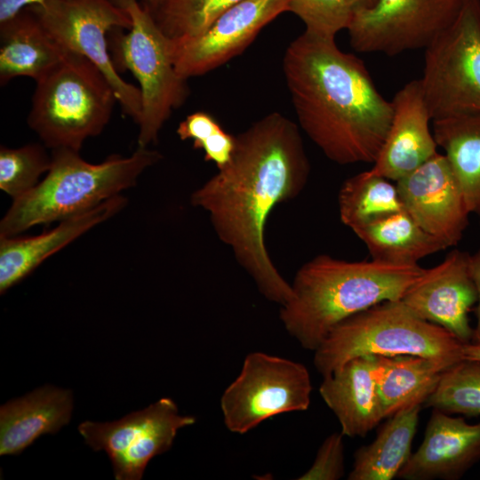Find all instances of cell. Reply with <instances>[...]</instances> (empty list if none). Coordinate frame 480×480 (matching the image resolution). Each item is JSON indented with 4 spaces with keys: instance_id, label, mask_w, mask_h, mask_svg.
<instances>
[{
    "instance_id": "obj_1",
    "label": "cell",
    "mask_w": 480,
    "mask_h": 480,
    "mask_svg": "<svg viewBox=\"0 0 480 480\" xmlns=\"http://www.w3.org/2000/svg\"><path fill=\"white\" fill-rule=\"evenodd\" d=\"M309 172L299 126L272 112L236 136L230 162L190 197L259 292L281 306L291 299L292 286L269 257L265 228L277 204L300 194Z\"/></svg>"
},
{
    "instance_id": "obj_2",
    "label": "cell",
    "mask_w": 480,
    "mask_h": 480,
    "mask_svg": "<svg viewBox=\"0 0 480 480\" xmlns=\"http://www.w3.org/2000/svg\"><path fill=\"white\" fill-rule=\"evenodd\" d=\"M283 71L300 126L339 164L374 163L393 106L357 56L335 39L303 32L287 46Z\"/></svg>"
},
{
    "instance_id": "obj_3",
    "label": "cell",
    "mask_w": 480,
    "mask_h": 480,
    "mask_svg": "<svg viewBox=\"0 0 480 480\" xmlns=\"http://www.w3.org/2000/svg\"><path fill=\"white\" fill-rule=\"evenodd\" d=\"M419 264L349 261L320 254L297 271L292 297L280 309L286 332L315 351L348 317L387 300H399L426 273Z\"/></svg>"
},
{
    "instance_id": "obj_4",
    "label": "cell",
    "mask_w": 480,
    "mask_h": 480,
    "mask_svg": "<svg viewBox=\"0 0 480 480\" xmlns=\"http://www.w3.org/2000/svg\"><path fill=\"white\" fill-rule=\"evenodd\" d=\"M45 177L13 199L0 222V236H15L38 224L60 221L88 211L133 187L140 175L162 159L159 151L138 147L129 156L113 155L100 164L79 151L52 149Z\"/></svg>"
},
{
    "instance_id": "obj_5",
    "label": "cell",
    "mask_w": 480,
    "mask_h": 480,
    "mask_svg": "<svg viewBox=\"0 0 480 480\" xmlns=\"http://www.w3.org/2000/svg\"><path fill=\"white\" fill-rule=\"evenodd\" d=\"M463 345L444 327L417 316L400 300H387L334 326L315 350L314 365L324 377L356 356L410 355L451 367L463 359Z\"/></svg>"
},
{
    "instance_id": "obj_6",
    "label": "cell",
    "mask_w": 480,
    "mask_h": 480,
    "mask_svg": "<svg viewBox=\"0 0 480 480\" xmlns=\"http://www.w3.org/2000/svg\"><path fill=\"white\" fill-rule=\"evenodd\" d=\"M36 84L28 124L51 149L79 151L104 130L118 103L105 75L71 52Z\"/></svg>"
},
{
    "instance_id": "obj_7",
    "label": "cell",
    "mask_w": 480,
    "mask_h": 480,
    "mask_svg": "<svg viewBox=\"0 0 480 480\" xmlns=\"http://www.w3.org/2000/svg\"><path fill=\"white\" fill-rule=\"evenodd\" d=\"M131 19L126 34L114 36L112 52L116 69L129 70L140 84L141 115L138 147L156 143L164 123L189 94L187 79L176 71L172 40L152 13L138 0H112Z\"/></svg>"
},
{
    "instance_id": "obj_8",
    "label": "cell",
    "mask_w": 480,
    "mask_h": 480,
    "mask_svg": "<svg viewBox=\"0 0 480 480\" xmlns=\"http://www.w3.org/2000/svg\"><path fill=\"white\" fill-rule=\"evenodd\" d=\"M420 78L432 121L480 116V0L424 49Z\"/></svg>"
},
{
    "instance_id": "obj_9",
    "label": "cell",
    "mask_w": 480,
    "mask_h": 480,
    "mask_svg": "<svg viewBox=\"0 0 480 480\" xmlns=\"http://www.w3.org/2000/svg\"><path fill=\"white\" fill-rule=\"evenodd\" d=\"M28 8L62 50L84 56L105 75L123 113L138 124L140 90L120 76L108 47V32L131 28L129 15L112 0H46Z\"/></svg>"
},
{
    "instance_id": "obj_10",
    "label": "cell",
    "mask_w": 480,
    "mask_h": 480,
    "mask_svg": "<svg viewBox=\"0 0 480 480\" xmlns=\"http://www.w3.org/2000/svg\"><path fill=\"white\" fill-rule=\"evenodd\" d=\"M313 387L305 365L263 352L248 354L220 398L226 428L244 435L262 421L308 410Z\"/></svg>"
},
{
    "instance_id": "obj_11",
    "label": "cell",
    "mask_w": 480,
    "mask_h": 480,
    "mask_svg": "<svg viewBox=\"0 0 480 480\" xmlns=\"http://www.w3.org/2000/svg\"><path fill=\"white\" fill-rule=\"evenodd\" d=\"M163 397L147 408L110 422L84 421L78 431L94 451L108 455L116 480H140L148 462L171 449L178 431L196 422Z\"/></svg>"
},
{
    "instance_id": "obj_12",
    "label": "cell",
    "mask_w": 480,
    "mask_h": 480,
    "mask_svg": "<svg viewBox=\"0 0 480 480\" xmlns=\"http://www.w3.org/2000/svg\"><path fill=\"white\" fill-rule=\"evenodd\" d=\"M466 0H378L356 11L348 28L351 47L388 56L425 49L451 27Z\"/></svg>"
},
{
    "instance_id": "obj_13",
    "label": "cell",
    "mask_w": 480,
    "mask_h": 480,
    "mask_svg": "<svg viewBox=\"0 0 480 480\" xmlns=\"http://www.w3.org/2000/svg\"><path fill=\"white\" fill-rule=\"evenodd\" d=\"M286 6L287 0H242L219 15L202 34L171 39L176 71L188 80L227 63L286 12Z\"/></svg>"
},
{
    "instance_id": "obj_14",
    "label": "cell",
    "mask_w": 480,
    "mask_h": 480,
    "mask_svg": "<svg viewBox=\"0 0 480 480\" xmlns=\"http://www.w3.org/2000/svg\"><path fill=\"white\" fill-rule=\"evenodd\" d=\"M396 185L405 211L425 231L446 248L460 243L470 212L444 154L437 152Z\"/></svg>"
},
{
    "instance_id": "obj_15",
    "label": "cell",
    "mask_w": 480,
    "mask_h": 480,
    "mask_svg": "<svg viewBox=\"0 0 480 480\" xmlns=\"http://www.w3.org/2000/svg\"><path fill=\"white\" fill-rule=\"evenodd\" d=\"M469 256L452 251L440 264L428 268L400 300L417 316L444 327L463 344L472 340L468 314L477 302Z\"/></svg>"
},
{
    "instance_id": "obj_16",
    "label": "cell",
    "mask_w": 480,
    "mask_h": 480,
    "mask_svg": "<svg viewBox=\"0 0 480 480\" xmlns=\"http://www.w3.org/2000/svg\"><path fill=\"white\" fill-rule=\"evenodd\" d=\"M392 121L369 171L397 181L437 153L432 121L420 79L406 83L394 95Z\"/></svg>"
},
{
    "instance_id": "obj_17",
    "label": "cell",
    "mask_w": 480,
    "mask_h": 480,
    "mask_svg": "<svg viewBox=\"0 0 480 480\" xmlns=\"http://www.w3.org/2000/svg\"><path fill=\"white\" fill-rule=\"evenodd\" d=\"M480 461V422L433 409L421 444L397 475L404 480H458Z\"/></svg>"
},
{
    "instance_id": "obj_18",
    "label": "cell",
    "mask_w": 480,
    "mask_h": 480,
    "mask_svg": "<svg viewBox=\"0 0 480 480\" xmlns=\"http://www.w3.org/2000/svg\"><path fill=\"white\" fill-rule=\"evenodd\" d=\"M381 365V356H356L324 377L319 393L344 436H365L385 419L378 392Z\"/></svg>"
},
{
    "instance_id": "obj_19",
    "label": "cell",
    "mask_w": 480,
    "mask_h": 480,
    "mask_svg": "<svg viewBox=\"0 0 480 480\" xmlns=\"http://www.w3.org/2000/svg\"><path fill=\"white\" fill-rule=\"evenodd\" d=\"M126 204L121 196L60 221L55 228L33 236H0V292L20 283L44 260L81 235L111 218Z\"/></svg>"
},
{
    "instance_id": "obj_20",
    "label": "cell",
    "mask_w": 480,
    "mask_h": 480,
    "mask_svg": "<svg viewBox=\"0 0 480 480\" xmlns=\"http://www.w3.org/2000/svg\"><path fill=\"white\" fill-rule=\"evenodd\" d=\"M73 410L69 389L45 385L0 408V454L19 455L38 437L56 434Z\"/></svg>"
},
{
    "instance_id": "obj_21",
    "label": "cell",
    "mask_w": 480,
    "mask_h": 480,
    "mask_svg": "<svg viewBox=\"0 0 480 480\" xmlns=\"http://www.w3.org/2000/svg\"><path fill=\"white\" fill-rule=\"evenodd\" d=\"M62 50L47 34L36 14L25 8L0 24V84L19 76L36 82L63 58Z\"/></svg>"
},
{
    "instance_id": "obj_22",
    "label": "cell",
    "mask_w": 480,
    "mask_h": 480,
    "mask_svg": "<svg viewBox=\"0 0 480 480\" xmlns=\"http://www.w3.org/2000/svg\"><path fill=\"white\" fill-rule=\"evenodd\" d=\"M421 404L404 408L389 417L375 439L354 453L348 480H392L409 460Z\"/></svg>"
},
{
    "instance_id": "obj_23",
    "label": "cell",
    "mask_w": 480,
    "mask_h": 480,
    "mask_svg": "<svg viewBox=\"0 0 480 480\" xmlns=\"http://www.w3.org/2000/svg\"><path fill=\"white\" fill-rule=\"evenodd\" d=\"M366 245L372 260L396 264H418L428 255L446 249L406 212L372 220L353 231Z\"/></svg>"
},
{
    "instance_id": "obj_24",
    "label": "cell",
    "mask_w": 480,
    "mask_h": 480,
    "mask_svg": "<svg viewBox=\"0 0 480 480\" xmlns=\"http://www.w3.org/2000/svg\"><path fill=\"white\" fill-rule=\"evenodd\" d=\"M448 366L418 356H382L378 392L385 418L414 404H424Z\"/></svg>"
},
{
    "instance_id": "obj_25",
    "label": "cell",
    "mask_w": 480,
    "mask_h": 480,
    "mask_svg": "<svg viewBox=\"0 0 480 480\" xmlns=\"http://www.w3.org/2000/svg\"><path fill=\"white\" fill-rule=\"evenodd\" d=\"M437 146L455 174L470 213L480 216V116L432 121Z\"/></svg>"
},
{
    "instance_id": "obj_26",
    "label": "cell",
    "mask_w": 480,
    "mask_h": 480,
    "mask_svg": "<svg viewBox=\"0 0 480 480\" xmlns=\"http://www.w3.org/2000/svg\"><path fill=\"white\" fill-rule=\"evenodd\" d=\"M338 206L340 220L352 231L380 217L405 211L396 185L370 171L343 182Z\"/></svg>"
},
{
    "instance_id": "obj_27",
    "label": "cell",
    "mask_w": 480,
    "mask_h": 480,
    "mask_svg": "<svg viewBox=\"0 0 480 480\" xmlns=\"http://www.w3.org/2000/svg\"><path fill=\"white\" fill-rule=\"evenodd\" d=\"M448 414L480 415V361L462 359L445 370L423 404Z\"/></svg>"
},
{
    "instance_id": "obj_28",
    "label": "cell",
    "mask_w": 480,
    "mask_h": 480,
    "mask_svg": "<svg viewBox=\"0 0 480 480\" xmlns=\"http://www.w3.org/2000/svg\"><path fill=\"white\" fill-rule=\"evenodd\" d=\"M242 0H164L152 13L156 24L170 39L202 34L229 7Z\"/></svg>"
},
{
    "instance_id": "obj_29",
    "label": "cell",
    "mask_w": 480,
    "mask_h": 480,
    "mask_svg": "<svg viewBox=\"0 0 480 480\" xmlns=\"http://www.w3.org/2000/svg\"><path fill=\"white\" fill-rule=\"evenodd\" d=\"M45 148L38 143L16 148L1 146V190L16 199L35 188L51 166L52 156L47 154Z\"/></svg>"
},
{
    "instance_id": "obj_30",
    "label": "cell",
    "mask_w": 480,
    "mask_h": 480,
    "mask_svg": "<svg viewBox=\"0 0 480 480\" xmlns=\"http://www.w3.org/2000/svg\"><path fill=\"white\" fill-rule=\"evenodd\" d=\"M286 12L303 21L308 34L328 39L348 29L354 13L350 0H287Z\"/></svg>"
},
{
    "instance_id": "obj_31",
    "label": "cell",
    "mask_w": 480,
    "mask_h": 480,
    "mask_svg": "<svg viewBox=\"0 0 480 480\" xmlns=\"http://www.w3.org/2000/svg\"><path fill=\"white\" fill-rule=\"evenodd\" d=\"M342 432L329 435L319 447L311 467L298 480H338L344 476Z\"/></svg>"
},
{
    "instance_id": "obj_32",
    "label": "cell",
    "mask_w": 480,
    "mask_h": 480,
    "mask_svg": "<svg viewBox=\"0 0 480 480\" xmlns=\"http://www.w3.org/2000/svg\"><path fill=\"white\" fill-rule=\"evenodd\" d=\"M222 127L209 113L194 112L181 121L176 130L181 140H191L193 148L199 149L201 144Z\"/></svg>"
},
{
    "instance_id": "obj_33",
    "label": "cell",
    "mask_w": 480,
    "mask_h": 480,
    "mask_svg": "<svg viewBox=\"0 0 480 480\" xmlns=\"http://www.w3.org/2000/svg\"><path fill=\"white\" fill-rule=\"evenodd\" d=\"M235 148L236 136L221 128L204 140L199 149L204 151V160L212 162L220 170L230 162Z\"/></svg>"
},
{
    "instance_id": "obj_34",
    "label": "cell",
    "mask_w": 480,
    "mask_h": 480,
    "mask_svg": "<svg viewBox=\"0 0 480 480\" xmlns=\"http://www.w3.org/2000/svg\"><path fill=\"white\" fill-rule=\"evenodd\" d=\"M469 268L477 292L476 324L473 328L472 343H480V249L469 256Z\"/></svg>"
},
{
    "instance_id": "obj_35",
    "label": "cell",
    "mask_w": 480,
    "mask_h": 480,
    "mask_svg": "<svg viewBox=\"0 0 480 480\" xmlns=\"http://www.w3.org/2000/svg\"><path fill=\"white\" fill-rule=\"evenodd\" d=\"M44 1L46 0H0V24L11 20L25 8L41 4Z\"/></svg>"
},
{
    "instance_id": "obj_36",
    "label": "cell",
    "mask_w": 480,
    "mask_h": 480,
    "mask_svg": "<svg viewBox=\"0 0 480 480\" xmlns=\"http://www.w3.org/2000/svg\"><path fill=\"white\" fill-rule=\"evenodd\" d=\"M463 359L480 361V343L464 344Z\"/></svg>"
},
{
    "instance_id": "obj_37",
    "label": "cell",
    "mask_w": 480,
    "mask_h": 480,
    "mask_svg": "<svg viewBox=\"0 0 480 480\" xmlns=\"http://www.w3.org/2000/svg\"><path fill=\"white\" fill-rule=\"evenodd\" d=\"M378 0H350L354 12L373 7Z\"/></svg>"
},
{
    "instance_id": "obj_38",
    "label": "cell",
    "mask_w": 480,
    "mask_h": 480,
    "mask_svg": "<svg viewBox=\"0 0 480 480\" xmlns=\"http://www.w3.org/2000/svg\"><path fill=\"white\" fill-rule=\"evenodd\" d=\"M146 9L153 13L164 0H138Z\"/></svg>"
},
{
    "instance_id": "obj_39",
    "label": "cell",
    "mask_w": 480,
    "mask_h": 480,
    "mask_svg": "<svg viewBox=\"0 0 480 480\" xmlns=\"http://www.w3.org/2000/svg\"><path fill=\"white\" fill-rule=\"evenodd\" d=\"M480 217V216H479Z\"/></svg>"
}]
</instances>
